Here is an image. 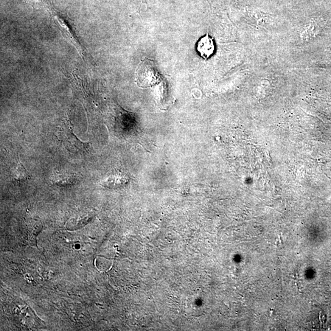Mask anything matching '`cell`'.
Returning <instances> with one entry per match:
<instances>
[{
  "label": "cell",
  "instance_id": "cell-1",
  "mask_svg": "<svg viewBox=\"0 0 331 331\" xmlns=\"http://www.w3.org/2000/svg\"><path fill=\"white\" fill-rule=\"evenodd\" d=\"M95 213L92 211L82 212L72 217L66 223V228L69 231H75L87 225L95 217Z\"/></svg>",
  "mask_w": 331,
  "mask_h": 331
},
{
  "label": "cell",
  "instance_id": "cell-2",
  "mask_svg": "<svg viewBox=\"0 0 331 331\" xmlns=\"http://www.w3.org/2000/svg\"><path fill=\"white\" fill-rule=\"evenodd\" d=\"M43 228V222L41 220L31 219L26 224V239L27 243L31 246H37L36 239Z\"/></svg>",
  "mask_w": 331,
  "mask_h": 331
},
{
  "label": "cell",
  "instance_id": "cell-3",
  "mask_svg": "<svg viewBox=\"0 0 331 331\" xmlns=\"http://www.w3.org/2000/svg\"><path fill=\"white\" fill-rule=\"evenodd\" d=\"M196 49L201 57L204 60H207L214 54L215 46L214 39L209 35L203 36L198 41Z\"/></svg>",
  "mask_w": 331,
  "mask_h": 331
},
{
  "label": "cell",
  "instance_id": "cell-4",
  "mask_svg": "<svg viewBox=\"0 0 331 331\" xmlns=\"http://www.w3.org/2000/svg\"><path fill=\"white\" fill-rule=\"evenodd\" d=\"M78 180V177L74 174L63 172L55 173L50 181L52 185L66 187L76 184Z\"/></svg>",
  "mask_w": 331,
  "mask_h": 331
},
{
  "label": "cell",
  "instance_id": "cell-5",
  "mask_svg": "<svg viewBox=\"0 0 331 331\" xmlns=\"http://www.w3.org/2000/svg\"><path fill=\"white\" fill-rule=\"evenodd\" d=\"M128 179L121 173L112 174L102 182V186L109 188H116L127 183Z\"/></svg>",
  "mask_w": 331,
  "mask_h": 331
},
{
  "label": "cell",
  "instance_id": "cell-6",
  "mask_svg": "<svg viewBox=\"0 0 331 331\" xmlns=\"http://www.w3.org/2000/svg\"><path fill=\"white\" fill-rule=\"evenodd\" d=\"M11 175L13 179L18 182H25L29 179V175L26 170L25 169L24 166L18 160L15 167L11 170Z\"/></svg>",
  "mask_w": 331,
  "mask_h": 331
}]
</instances>
